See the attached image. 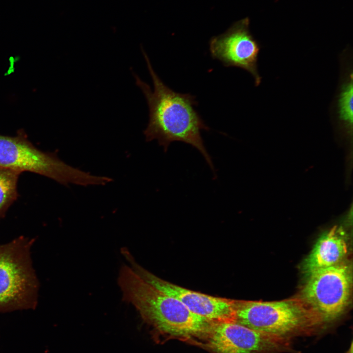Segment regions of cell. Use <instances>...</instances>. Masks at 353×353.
<instances>
[{
	"mask_svg": "<svg viewBox=\"0 0 353 353\" xmlns=\"http://www.w3.org/2000/svg\"><path fill=\"white\" fill-rule=\"evenodd\" d=\"M250 20L245 18L233 24L224 33L211 38L209 50L213 59L225 67H236L249 72L256 86L261 81L257 61L260 47L249 29Z\"/></svg>",
	"mask_w": 353,
	"mask_h": 353,
	"instance_id": "9c48e42d",
	"label": "cell"
},
{
	"mask_svg": "<svg viewBox=\"0 0 353 353\" xmlns=\"http://www.w3.org/2000/svg\"><path fill=\"white\" fill-rule=\"evenodd\" d=\"M0 167L37 173L66 186L104 185L110 181L108 177L93 175L65 163L54 153L41 151L22 130L15 136L0 135Z\"/></svg>",
	"mask_w": 353,
	"mask_h": 353,
	"instance_id": "277c9868",
	"label": "cell"
},
{
	"mask_svg": "<svg viewBox=\"0 0 353 353\" xmlns=\"http://www.w3.org/2000/svg\"><path fill=\"white\" fill-rule=\"evenodd\" d=\"M348 251L346 232L341 227H333L318 238L303 262V271L307 275L316 270L338 264L343 262Z\"/></svg>",
	"mask_w": 353,
	"mask_h": 353,
	"instance_id": "30bf717a",
	"label": "cell"
},
{
	"mask_svg": "<svg viewBox=\"0 0 353 353\" xmlns=\"http://www.w3.org/2000/svg\"><path fill=\"white\" fill-rule=\"evenodd\" d=\"M142 51L154 86L152 91L147 83L134 74L136 83L149 106V120L144 131L146 141L156 140L165 152L175 141L189 144L200 152L214 172L212 160L201 136L202 130H209V128L194 108L197 103L195 97L176 92L166 85L155 72L142 48Z\"/></svg>",
	"mask_w": 353,
	"mask_h": 353,
	"instance_id": "6da1fadb",
	"label": "cell"
},
{
	"mask_svg": "<svg viewBox=\"0 0 353 353\" xmlns=\"http://www.w3.org/2000/svg\"><path fill=\"white\" fill-rule=\"evenodd\" d=\"M118 284L123 300L133 305L156 333L188 340L206 337L209 332L212 322L146 282L128 265L121 267Z\"/></svg>",
	"mask_w": 353,
	"mask_h": 353,
	"instance_id": "7a4b0ae2",
	"label": "cell"
},
{
	"mask_svg": "<svg viewBox=\"0 0 353 353\" xmlns=\"http://www.w3.org/2000/svg\"><path fill=\"white\" fill-rule=\"evenodd\" d=\"M122 253L140 277L182 303L190 311L212 323L234 322V300L217 297L189 290L164 280L139 264L127 249Z\"/></svg>",
	"mask_w": 353,
	"mask_h": 353,
	"instance_id": "52a82bcc",
	"label": "cell"
},
{
	"mask_svg": "<svg viewBox=\"0 0 353 353\" xmlns=\"http://www.w3.org/2000/svg\"><path fill=\"white\" fill-rule=\"evenodd\" d=\"M34 240L22 236L0 245V312L36 308L38 282L30 256Z\"/></svg>",
	"mask_w": 353,
	"mask_h": 353,
	"instance_id": "5b68a950",
	"label": "cell"
},
{
	"mask_svg": "<svg viewBox=\"0 0 353 353\" xmlns=\"http://www.w3.org/2000/svg\"><path fill=\"white\" fill-rule=\"evenodd\" d=\"M307 277L301 300L324 323L341 316L350 299L352 276L350 265L342 262L314 271Z\"/></svg>",
	"mask_w": 353,
	"mask_h": 353,
	"instance_id": "8992f818",
	"label": "cell"
},
{
	"mask_svg": "<svg viewBox=\"0 0 353 353\" xmlns=\"http://www.w3.org/2000/svg\"><path fill=\"white\" fill-rule=\"evenodd\" d=\"M353 82L351 72L343 83L338 96L337 109L338 117L342 123L352 130L353 122Z\"/></svg>",
	"mask_w": 353,
	"mask_h": 353,
	"instance_id": "7c38bea8",
	"label": "cell"
},
{
	"mask_svg": "<svg viewBox=\"0 0 353 353\" xmlns=\"http://www.w3.org/2000/svg\"><path fill=\"white\" fill-rule=\"evenodd\" d=\"M20 173L0 167V217L16 199Z\"/></svg>",
	"mask_w": 353,
	"mask_h": 353,
	"instance_id": "8fae6325",
	"label": "cell"
},
{
	"mask_svg": "<svg viewBox=\"0 0 353 353\" xmlns=\"http://www.w3.org/2000/svg\"><path fill=\"white\" fill-rule=\"evenodd\" d=\"M234 322L290 339L314 334L324 322L302 300L261 302L234 300Z\"/></svg>",
	"mask_w": 353,
	"mask_h": 353,
	"instance_id": "3957f363",
	"label": "cell"
},
{
	"mask_svg": "<svg viewBox=\"0 0 353 353\" xmlns=\"http://www.w3.org/2000/svg\"><path fill=\"white\" fill-rule=\"evenodd\" d=\"M207 345L215 353H276L290 349V339L234 322L213 323Z\"/></svg>",
	"mask_w": 353,
	"mask_h": 353,
	"instance_id": "ba28073f",
	"label": "cell"
}]
</instances>
